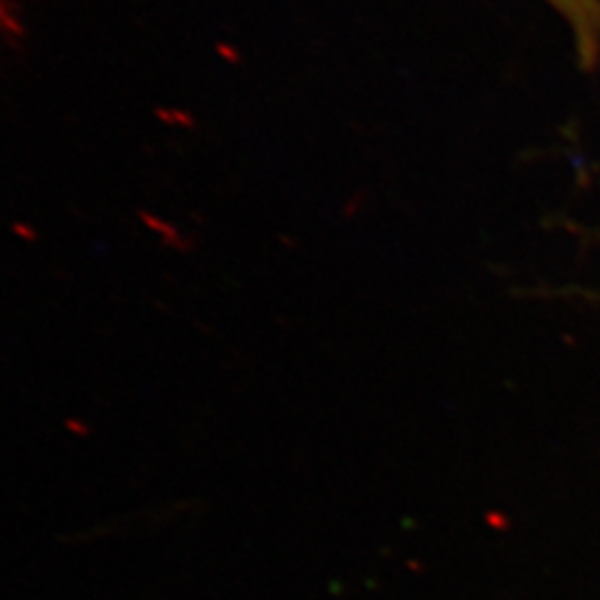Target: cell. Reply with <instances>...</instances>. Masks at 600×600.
<instances>
[{
  "label": "cell",
  "mask_w": 600,
  "mask_h": 600,
  "mask_svg": "<svg viewBox=\"0 0 600 600\" xmlns=\"http://www.w3.org/2000/svg\"><path fill=\"white\" fill-rule=\"evenodd\" d=\"M565 16L576 36V47L585 65L600 58V0H547Z\"/></svg>",
  "instance_id": "1"
},
{
  "label": "cell",
  "mask_w": 600,
  "mask_h": 600,
  "mask_svg": "<svg viewBox=\"0 0 600 600\" xmlns=\"http://www.w3.org/2000/svg\"><path fill=\"white\" fill-rule=\"evenodd\" d=\"M140 216V221L145 223L149 227L151 232H156L160 238H162V242H167L169 247H176V249H187V242H185V238H183V234H180L178 229L174 225H169V223H162L160 218H156L153 214H149V212H140L138 214Z\"/></svg>",
  "instance_id": "2"
},
{
  "label": "cell",
  "mask_w": 600,
  "mask_h": 600,
  "mask_svg": "<svg viewBox=\"0 0 600 600\" xmlns=\"http://www.w3.org/2000/svg\"><path fill=\"white\" fill-rule=\"evenodd\" d=\"M14 232L21 236L23 240H27V242H34L36 238H38V234H36V229H32L29 225H25V223H16L14 225Z\"/></svg>",
  "instance_id": "3"
},
{
  "label": "cell",
  "mask_w": 600,
  "mask_h": 600,
  "mask_svg": "<svg viewBox=\"0 0 600 600\" xmlns=\"http://www.w3.org/2000/svg\"><path fill=\"white\" fill-rule=\"evenodd\" d=\"M65 425H67L69 432H74L78 436H87L89 434V427L87 425H80V421H67Z\"/></svg>",
  "instance_id": "4"
}]
</instances>
